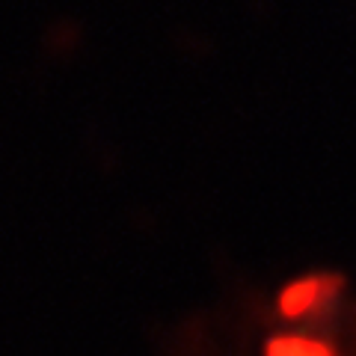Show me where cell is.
Masks as SVG:
<instances>
[{
	"label": "cell",
	"instance_id": "7a4b0ae2",
	"mask_svg": "<svg viewBox=\"0 0 356 356\" xmlns=\"http://www.w3.org/2000/svg\"><path fill=\"white\" fill-rule=\"evenodd\" d=\"M267 356H332L327 344L306 336H282L267 344Z\"/></svg>",
	"mask_w": 356,
	"mask_h": 356
},
{
	"label": "cell",
	"instance_id": "6da1fadb",
	"mask_svg": "<svg viewBox=\"0 0 356 356\" xmlns=\"http://www.w3.org/2000/svg\"><path fill=\"white\" fill-rule=\"evenodd\" d=\"M327 291H330V282H321V280L297 282L282 294V312H288V315H300V312L315 309L321 300L327 297Z\"/></svg>",
	"mask_w": 356,
	"mask_h": 356
}]
</instances>
